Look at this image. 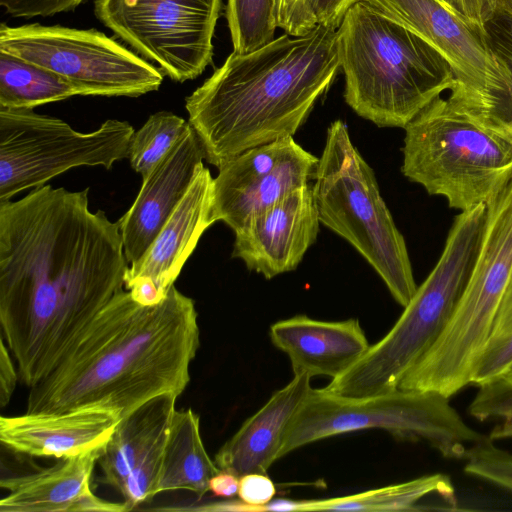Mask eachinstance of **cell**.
<instances>
[{
    "label": "cell",
    "mask_w": 512,
    "mask_h": 512,
    "mask_svg": "<svg viewBox=\"0 0 512 512\" xmlns=\"http://www.w3.org/2000/svg\"><path fill=\"white\" fill-rule=\"evenodd\" d=\"M88 194L43 185L0 202L1 336L29 388L124 288L119 220L92 212Z\"/></svg>",
    "instance_id": "obj_1"
},
{
    "label": "cell",
    "mask_w": 512,
    "mask_h": 512,
    "mask_svg": "<svg viewBox=\"0 0 512 512\" xmlns=\"http://www.w3.org/2000/svg\"><path fill=\"white\" fill-rule=\"evenodd\" d=\"M197 319L194 300L175 285L151 306L121 289L29 388L26 412L101 408L122 418L161 394L181 395L200 346Z\"/></svg>",
    "instance_id": "obj_2"
},
{
    "label": "cell",
    "mask_w": 512,
    "mask_h": 512,
    "mask_svg": "<svg viewBox=\"0 0 512 512\" xmlns=\"http://www.w3.org/2000/svg\"><path fill=\"white\" fill-rule=\"evenodd\" d=\"M339 68L337 31L323 25L233 51L185 98L204 159L219 169L246 150L294 136Z\"/></svg>",
    "instance_id": "obj_3"
},
{
    "label": "cell",
    "mask_w": 512,
    "mask_h": 512,
    "mask_svg": "<svg viewBox=\"0 0 512 512\" xmlns=\"http://www.w3.org/2000/svg\"><path fill=\"white\" fill-rule=\"evenodd\" d=\"M344 99L378 127L405 126L455 86L447 59L401 23L359 0L337 29Z\"/></svg>",
    "instance_id": "obj_4"
},
{
    "label": "cell",
    "mask_w": 512,
    "mask_h": 512,
    "mask_svg": "<svg viewBox=\"0 0 512 512\" xmlns=\"http://www.w3.org/2000/svg\"><path fill=\"white\" fill-rule=\"evenodd\" d=\"M485 220V203L455 217L438 262L393 327L324 391L363 398L398 389L451 319L476 262Z\"/></svg>",
    "instance_id": "obj_5"
},
{
    "label": "cell",
    "mask_w": 512,
    "mask_h": 512,
    "mask_svg": "<svg viewBox=\"0 0 512 512\" xmlns=\"http://www.w3.org/2000/svg\"><path fill=\"white\" fill-rule=\"evenodd\" d=\"M485 203L482 242L467 286L445 329L403 376L400 389L450 398L471 384L512 282V170Z\"/></svg>",
    "instance_id": "obj_6"
},
{
    "label": "cell",
    "mask_w": 512,
    "mask_h": 512,
    "mask_svg": "<svg viewBox=\"0 0 512 512\" xmlns=\"http://www.w3.org/2000/svg\"><path fill=\"white\" fill-rule=\"evenodd\" d=\"M313 180L320 223L353 246L405 307L417 290L405 239L381 196L373 169L340 119L327 128Z\"/></svg>",
    "instance_id": "obj_7"
},
{
    "label": "cell",
    "mask_w": 512,
    "mask_h": 512,
    "mask_svg": "<svg viewBox=\"0 0 512 512\" xmlns=\"http://www.w3.org/2000/svg\"><path fill=\"white\" fill-rule=\"evenodd\" d=\"M401 171L451 208L485 203L512 170V139L475 121L449 99L436 98L404 128Z\"/></svg>",
    "instance_id": "obj_8"
},
{
    "label": "cell",
    "mask_w": 512,
    "mask_h": 512,
    "mask_svg": "<svg viewBox=\"0 0 512 512\" xmlns=\"http://www.w3.org/2000/svg\"><path fill=\"white\" fill-rule=\"evenodd\" d=\"M371 428L401 441L426 442L451 459L466 460L488 438L467 425L449 397L438 392L398 388L350 398L311 388L287 428L279 458L312 442Z\"/></svg>",
    "instance_id": "obj_9"
},
{
    "label": "cell",
    "mask_w": 512,
    "mask_h": 512,
    "mask_svg": "<svg viewBox=\"0 0 512 512\" xmlns=\"http://www.w3.org/2000/svg\"><path fill=\"white\" fill-rule=\"evenodd\" d=\"M362 1L434 46L455 75L448 99L481 125L512 139L510 77L488 49L482 26L440 0Z\"/></svg>",
    "instance_id": "obj_10"
},
{
    "label": "cell",
    "mask_w": 512,
    "mask_h": 512,
    "mask_svg": "<svg viewBox=\"0 0 512 512\" xmlns=\"http://www.w3.org/2000/svg\"><path fill=\"white\" fill-rule=\"evenodd\" d=\"M134 128L108 119L92 132L33 109L0 107V202L79 166L110 169L127 158Z\"/></svg>",
    "instance_id": "obj_11"
},
{
    "label": "cell",
    "mask_w": 512,
    "mask_h": 512,
    "mask_svg": "<svg viewBox=\"0 0 512 512\" xmlns=\"http://www.w3.org/2000/svg\"><path fill=\"white\" fill-rule=\"evenodd\" d=\"M0 51L61 75L80 96L139 97L163 82L159 68L95 29L2 23Z\"/></svg>",
    "instance_id": "obj_12"
},
{
    "label": "cell",
    "mask_w": 512,
    "mask_h": 512,
    "mask_svg": "<svg viewBox=\"0 0 512 512\" xmlns=\"http://www.w3.org/2000/svg\"><path fill=\"white\" fill-rule=\"evenodd\" d=\"M222 0H95L96 17L163 75L193 80L211 64Z\"/></svg>",
    "instance_id": "obj_13"
},
{
    "label": "cell",
    "mask_w": 512,
    "mask_h": 512,
    "mask_svg": "<svg viewBox=\"0 0 512 512\" xmlns=\"http://www.w3.org/2000/svg\"><path fill=\"white\" fill-rule=\"evenodd\" d=\"M319 158L293 138L251 148L228 161L214 178L213 217L233 231L314 179Z\"/></svg>",
    "instance_id": "obj_14"
},
{
    "label": "cell",
    "mask_w": 512,
    "mask_h": 512,
    "mask_svg": "<svg viewBox=\"0 0 512 512\" xmlns=\"http://www.w3.org/2000/svg\"><path fill=\"white\" fill-rule=\"evenodd\" d=\"M213 194L214 178L202 164L150 247L126 271L124 288L136 302L151 306L165 299L202 234L216 222Z\"/></svg>",
    "instance_id": "obj_15"
},
{
    "label": "cell",
    "mask_w": 512,
    "mask_h": 512,
    "mask_svg": "<svg viewBox=\"0 0 512 512\" xmlns=\"http://www.w3.org/2000/svg\"><path fill=\"white\" fill-rule=\"evenodd\" d=\"M319 224L312 186L306 184L236 229L232 257L266 279L293 271L317 240Z\"/></svg>",
    "instance_id": "obj_16"
},
{
    "label": "cell",
    "mask_w": 512,
    "mask_h": 512,
    "mask_svg": "<svg viewBox=\"0 0 512 512\" xmlns=\"http://www.w3.org/2000/svg\"><path fill=\"white\" fill-rule=\"evenodd\" d=\"M204 151L191 125L145 176L132 206L119 219L125 257L137 263L188 191Z\"/></svg>",
    "instance_id": "obj_17"
},
{
    "label": "cell",
    "mask_w": 512,
    "mask_h": 512,
    "mask_svg": "<svg viewBox=\"0 0 512 512\" xmlns=\"http://www.w3.org/2000/svg\"><path fill=\"white\" fill-rule=\"evenodd\" d=\"M120 420L117 413L101 408L1 416L0 441L16 453L68 458L102 448Z\"/></svg>",
    "instance_id": "obj_18"
},
{
    "label": "cell",
    "mask_w": 512,
    "mask_h": 512,
    "mask_svg": "<svg viewBox=\"0 0 512 512\" xmlns=\"http://www.w3.org/2000/svg\"><path fill=\"white\" fill-rule=\"evenodd\" d=\"M102 449L61 458L36 472L2 479L0 486L8 493L0 500V511H127L123 502L101 499L91 491V476Z\"/></svg>",
    "instance_id": "obj_19"
},
{
    "label": "cell",
    "mask_w": 512,
    "mask_h": 512,
    "mask_svg": "<svg viewBox=\"0 0 512 512\" xmlns=\"http://www.w3.org/2000/svg\"><path fill=\"white\" fill-rule=\"evenodd\" d=\"M273 345L284 352L295 374L338 377L357 362L370 344L358 319L323 321L296 315L274 323Z\"/></svg>",
    "instance_id": "obj_20"
},
{
    "label": "cell",
    "mask_w": 512,
    "mask_h": 512,
    "mask_svg": "<svg viewBox=\"0 0 512 512\" xmlns=\"http://www.w3.org/2000/svg\"><path fill=\"white\" fill-rule=\"evenodd\" d=\"M311 377L295 374L215 454L217 467L238 477L248 473L267 474L279 459L287 428L311 390Z\"/></svg>",
    "instance_id": "obj_21"
},
{
    "label": "cell",
    "mask_w": 512,
    "mask_h": 512,
    "mask_svg": "<svg viewBox=\"0 0 512 512\" xmlns=\"http://www.w3.org/2000/svg\"><path fill=\"white\" fill-rule=\"evenodd\" d=\"M177 398L174 394H161L121 418L97 462L102 483L120 491L138 460L169 427Z\"/></svg>",
    "instance_id": "obj_22"
},
{
    "label": "cell",
    "mask_w": 512,
    "mask_h": 512,
    "mask_svg": "<svg viewBox=\"0 0 512 512\" xmlns=\"http://www.w3.org/2000/svg\"><path fill=\"white\" fill-rule=\"evenodd\" d=\"M220 471L208 455L200 433V417L192 409L175 410L169 425L157 492L188 490L202 497Z\"/></svg>",
    "instance_id": "obj_23"
},
{
    "label": "cell",
    "mask_w": 512,
    "mask_h": 512,
    "mask_svg": "<svg viewBox=\"0 0 512 512\" xmlns=\"http://www.w3.org/2000/svg\"><path fill=\"white\" fill-rule=\"evenodd\" d=\"M440 496L457 509L455 490L447 475L436 473L354 495L320 500H289V511H418L429 495Z\"/></svg>",
    "instance_id": "obj_24"
},
{
    "label": "cell",
    "mask_w": 512,
    "mask_h": 512,
    "mask_svg": "<svg viewBox=\"0 0 512 512\" xmlns=\"http://www.w3.org/2000/svg\"><path fill=\"white\" fill-rule=\"evenodd\" d=\"M79 95L61 75L0 51V107L33 109Z\"/></svg>",
    "instance_id": "obj_25"
},
{
    "label": "cell",
    "mask_w": 512,
    "mask_h": 512,
    "mask_svg": "<svg viewBox=\"0 0 512 512\" xmlns=\"http://www.w3.org/2000/svg\"><path fill=\"white\" fill-rule=\"evenodd\" d=\"M189 125L188 121L170 111H159L150 115L130 139L127 158L132 169L142 178L147 176L182 137Z\"/></svg>",
    "instance_id": "obj_26"
},
{
    "label": "cell",
    "mask_w": 512,
    "mask_h": 512,
    "mask_svg": "<svg viewBox=\"0 0 512 512\" xmlns=\"http://www.w3.org/2000/svg\"><path fill=\"white\" fill-rule=\"evenodd\" d=\"M225 15L234 52L249 53L274 40L277 0H228Z\"/></svg>",
    "instance_id": "obj_27"
},
{
    "label": "cell",
    "mask_w": 512,
    "mask_h": 512,
    "mask_svg": "<svg viewBox=\"0 0 512 512\" xmlns=\"http://www.w3.org/2000/svg\"><path fill=\"white\" fill-rule=\"evenodd\" d=\"M359 0H277V27L303 36L318 25L338 29L348 9Z\"/></svg>",
    "instance_id": "obj_28"
},
{
    "label": "cell",
    "mask_w": 512,
    "mask_h": 512,
    "mask_svg": "<svg viewBox=\"0 0 512 512\" xmlns=\"http://www.w3.org/2000/svg\"><path fill=\"white\" fill-rule=\"evenodd\" d=\"M468 412L479 421H500L489 434L492 440L512 438V382L500 378L479 386Z\"/></svg>",
    "instance_id": "obj_29"
},
{
    "label": "cell",
    "mask_w": 512,
    "mask_h": 512,
    "mask_svg": "<svg viewBox=\"0 0 512 512\" xmlns=\"http://www.w3.org/2000/svg\"><path fill=\"white\" fill-rule=\"evenodd\" d=\"M169 427L158 437L152 447L138 460L127 476L119 493L127 511L153 498L161 472L164 447Z\"/></svg>",
    "instance_id": "obj_30"
},
{
    "label": "cell",
    "mask_w": 512,
    "mask_h": 512,
    "mask_svg": "<svg viewBox=\"0 0 512 512\" xmlns=\"http://www.w3.org/2000/svg\"><path fill=\"white\" fill-rule=\"evenodd\" d=\"M464 471L512 492V453L495 446L489 436L469 452Z\"/></svg>",
    "instance_id": "obj_31"
},
{
    "label": "cell",
    "mask_w": 512,
    "mask_h": 512,
    "mask_svg": "<svg viewBox=\"0 0 512 512\" xmlns=\"http://www.w3.org/2000/svg\"><path fill=\"white\" fill-rule=\"evenodd\" d=\"M276 487L264 473H248L239 477L238 497L240 501L220 503L221 511H259L273 500Z\"/></svg>",
    "instance_id": "obj_32"
},
{
    "label": "cell",
    "mask_w": 512,
    "mask_h": 512,
    "mask_svg": "<svg viewBox=\"0 0 512 512\" xmlns=\"http://www.w3.org/2000/svg\"><path fill=\"white\" fill-rule=\"evenodd\" d=\"M482 32L488 49L507 70L512 92V17L495 8L492 16L483 23Z\"/></svg>",
    "instance_id": "obj_33"
},
{
    "label": "cell",
    "mask_w": 512,
    "mask_h": 512,
    "mask_svg": "<svg viewBox=\"0 0 512 512\" xmlns=\"http://www.w3.org/2000/svg\"><path fill=\"white\" fill-rule=\"evenodd\" d=\"M512 366V333L487 345L475 367L471 384L482 386L502 378Z\"/></svg>",
    "instance_id": "obj_34"
},
{
    "label": "cell",
    "mask_w": 512,
    "mask_h": 512,
    "mask_svg": "<svg viewBox=\"0 0 512 512\" xmlns=\"http://www.w3.org/2000/svg\"><path fill=\"white\" fill-rule=\"evenodd\" d=\"M84 0H0L4 11L16 18L53 16L74 10Z\"/></svg>",
    "instance_id": "obj_35"
},
{
    "label": "cell",
    "mask_w": 512,
    "mask_h": 512,
    "mask_svg": "<svg viewBox=\"0 0 512 512\" xmlns=\"http://www.w3.org/2000/svg\"><path fill=\"white\" fill-rule=\"evenodd\" d=\"M0 406L4 408L11 400L19 378L14 358L1 336L0 341Z\"/></svg>",
    "instance_id": "obj_36"
},
{
    "label": "cell",
    "mask_w": 512,
    "mask_h": 512,
    "mask_svg": "<svg viewBox=\"0 0 512 512\" xmlns=\"http://www.w3.org/2000/svg\"><path fill=\"white\" fill-rule=\"evenodd\" d=\"M452 10L469 22L482 26L495 11V0H445Z\"/></svg>",
    "instance_id": "obj_37"
},
{
    "label": "cell",
    "mask_w": 512,
    "mask_h": 512,
    "mask_svg": "<svg viewBox=\"0 0 512 512\" xmlns=\"http://www.w3.org/2000/svg\"><path fill=\"white\" fill-rule=\"evenodd\" d=\"M512 333V282L504 296L487 345L495 343ZM487 347V346H486Z\"/></svg>",
    "instance_id": "obj_38"
},
{
    "label": "cell",
    "mask_w": 512,
    "mask_h": 512,
    "mask_svg": "<svg viewBox=\"0 0 512 512\" xmlns=\"http://www.w3.org/2000/svg\"><path fill=\"white\" fill-rule=\"evenodd\" d=\"M239 477L226 471L220 470L209 482V491L214 496L231 498L238 493Z\"/></svg>",
    "instance_id": "obj_39"
},
{
    "label": "cell",
    "mask_w": 512,
    "mask_h": 512,
    "mask_svg": "<svg viewBox=\"0 0 512 512\" xmlns=\"http://www.w3.org/2000/svg\"><path fill=\"white\" fill-rule=\"evenodd\" d=\"M496 8L506 12L512 17V0H495Z\"/></svg>",
    "instance_id": "obj_40"
},
{
    "label": "cell",
    "mask_w": 512,
    "mask_h": 512,
    "mask_svg": "<svg viewBox=\"0 0 512 512\" xmlns=\"http://www.w3.org/2000/svg\"><path fill=\"white\" fill-rule=\"evenodd\" d=\"M502 378L512 382V366L510 367L508 372Z\"/></svg>",
    "instance_id": "obj_41"
}]
</instances>
